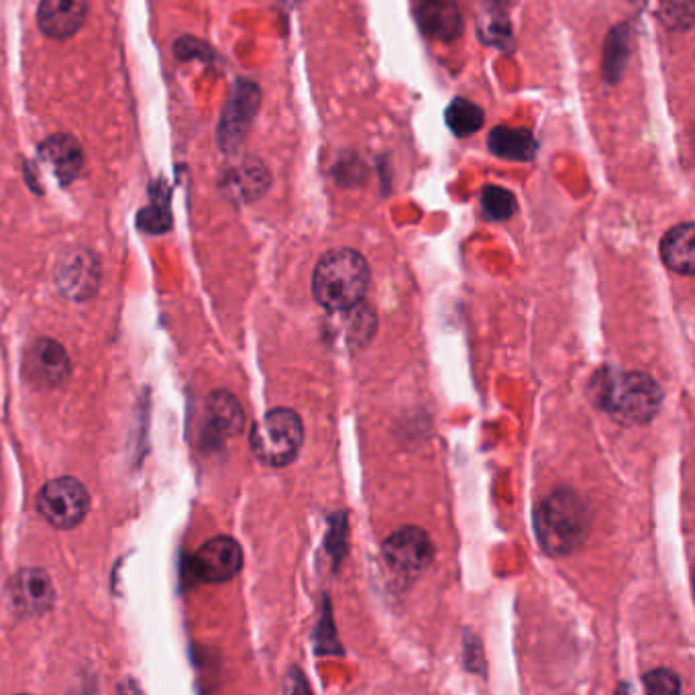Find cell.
<instances>
[{
    "label": "cell",
    "instance_id": "6da1fadb",
    "mask_svg": "<svg viewBox=\"0 0 695 695\" xmlns=\"http://www.w3.org/2000/svg\"><path fill=\"white\" fill-rule=\"evenodd\" d=\"M590 392L598 408L626 427L651 422L663 404L659 384L640 371L600 370L593 375Z\"/></svg>",
    "mask_w": 695,
    "mask_h": 695
},
{
    "label": "cell",
    "instance_id": "7a4b0ae2",
    "mask_svg": "<svg viewBox=\"0 0 695 695\" xmlns=\"http://www.w3.org/2000/svg\"><path fill=\"white\" fill-rule=\"evenodd\" d=\"M370 278V266L361 253L333 250L314 267L312 297L328 312L349 311L366 300Z\"/></svg>",
    "mask_w": 695,
    "mask_h": 695
},
{
    "label": "cell",
    "instance_id": "3957f363",
    "mask_svg": "<svg viewBox=\"0 0 695 695\" xmlns=\"http://www.w3.org/2000/svg\"><path fill=\"white\" fill-rule=\"evenodd\" d=\"M534 533L553 557L576 553L588 534L586 506L569 489L551 494L534 512Z\"/></svg>",
    "mask_w": 695,
    "mask_h": 695
},
{
    "label": "cell",
    "instance_id": "277c9868",
    "mask_svg": "<svg viewBox=\"0 0 695 695\" xmlns=\"http://www.w3.org/2000/svg\"><path fill=\"white\" fill-rule=\"evenodd\" d=\"M302 443V420L290 408H274L253 425V453L269 467H288L298 457Z\"/></svg>",
    "mask_w": 695,
    "mask_h": 695
},
{
    "label": "cell",
    "instance_id": "5b68a950",
    "mask_svg": "<svg viewBox=\"0 0 695 695\" xmlns=\"http://www.w3.org/2000/svg\"><path fill=\"white\" fill-rule=\"evenodd\" d=\"M39 514L56 529L70 531L89 512V491L74 477H60L45 484L37 498Z\"/></svg>",
    "mask_w": 695,
    "mask_h": 695
},
{
    "label": "cell",
    "instance_id": "8992f818",
    "mask_svg": "<svg viewBox=\"0 0 695 695\" xmlns=\"http://www.w3.org/2000/svg\"><path fill=\"white\" fill-rule=\"evenodd\" d=\"M259 103H262L259 86L250 80H239L222 108L221 123H219V146L222 151L231 153L245 141L253 119L259 111Z\"/></svg>",
    "mask_w": 695,
    "mask_h": 695
},
{
    "label": "cell",
    "instance_id": "52a82bcc",
    "mask_svg": "<svg viewBox=\"0 0 695 695\" xmlns=\"http://www.w3.org/2000/svg\"><path fill=\"white\" fill-rule=\"evenodd\" d=\"M382 555L392 571L399 576H418L435 559V545L422 529L404 526L385 538Z\"/></svg>",
    "mask_w": 695,
    "mask_h": 695
},
{
    "label": "cell",
    "instance_id": "ba28073f",
    "mask_svg": "<svg viewBox=\"0 0 695 695\" xmlns=\"http://www.w3.org/2000/svg\"><path fill=\"white\" fill-rule=\"evenodd\" d=\"M194 574L205 583H224L238 576L243 567V551L235 538H210L194 555Z\"/></svg>",
    "mask_w": 695,
    "mask_h": 695
},
{
    "label": "cell",
    "instance_id": "9c48e42d",
    "mask_svg": "<svg viewBox=\"0 0 695 695\" xmlns=\"http://www.w3.org/2000/svg\"><path fill=\"white\" fill-rule=\"evenodd\" d=\"M25 375L39 387H58L70 378V357L56 340H35L25 356Z\"/></svg>",
    "mask_w": 695,
    "mask_h": 695
},
{
    "label": "cell",
    "instance_id": "30bf717a",
    "mask_svg": "<svg viewBox=\"0 0 695 695\" xmlns=\"http://www.w3.org/2000/svg\"><path fill=\"white\" fill-rule=\"evenodd\" d=\"M56 281L63 297L72 300H86L94 297L101 281L99 259L90 252L68 253L58 266Z\"/></svg>",
    "mask_w": 695,
    "mask_h": 695
},
{
    "label": "cell",
    "instance_id": "8fae6325",
    "mask_svg": "<svg viewBox=\"0 0 695 695\" xmlns=\"http://www.w3.org/2000/svg\"><path fill=\"white\" fill-rule=\"evenodd\" d=\"M86 15V0H42L37 11V23L47 37L68 39L82 30Z\"/></svg>",
    "mask_w": 695,
    "mask_h": 695
},
{
    "label": "cell",
    "instance_id": "7c38bea8",
    "mask_svg": "<svg viewBox=\"0 0 695 695\" xmlns=\"http://www.w3.org/2000/svg\"><path fill=\"white\" fill-rule=\"evenodd\" d=\"M9 595L21 614L39 616L54 604V586L42 569H23L13 577Z\"/></svg>",
    "mask_w": 695,
    "mask_h": 695
},
{
    "label": "cell",
    "instance_id": "4fadbf2b",
    "mask_svg": "<svg viewBox=\"0 0 695 695\" xmlns=\"http://www.w3.org/2000/svg\"><path fill=\"white\" fill-rule=\"evenodd\" d=\"M416 16L422 33L437 42H453L463 30L457 0H420Z\"/></svg>",
    "mask_w": 695,
    "mask_h": 695
},
{
    "label": "cell",
    "instance_id": "5bb4252c",
    "mask_svg": "<svg viewBox=\"0 0 695 695\" xmlns=\"http://www.w3.org/2000/svg\"><path fill=\"white\" fill-rule=\"evenodd\" d=\"M222 188L227 194L241 202H253L257 198H262L269 188V174H267L266 165L252 158H245L238 165L229 167L224 178H222Z\"/></svg>",
    "mask_w": 695,
    "mask_h": 695
},
{
    "label": "cell",
    "instance_id": "9a60e30c",
    "mask_svg": "<svg viewBox=\"0 0 695 695\" xmlns=\"http://www.w3.org/2000/svg\"><path fill=\"white\" fill-rule=\"evenodd\" d=\"M39 153L45 162L49 163L56 172L61 184H72L84 165V153L80 143L70 135H54L45 139L39 148Z\"/></svg>",
    "mask_w": 695,
    "mask_h": 695
},
{
    "label": "cell",
    "instance_id": "2e32d148",
    "mask_svg": "<svg viewBox=\"0 0 695 695\" xmlns=\"http://www.w3.org/2000/svg\"><path fill=\"white\" fill-rule=\"evenodd\" d=\"M694 222H683L667 233L661 241V257L669 269H673L675 274H681V276H694Z\"/></svg>",
    "mask_w": 695,
    "mask_h": 695
},
{
    "label": "cell",
    "instance_id": "e0dca14e",
    "mask_svg": "<svg viewBox=\"0 0 695 695\" xmlns=\"http://www.w3.org/2000/svg\"><path fill=\"white\" fill-rule=\"evenodd\" d=\"M488 148L494 155L510 162H531L536 155V139L529 129L496 127L488 137Z\"/></svg>",
    "mask_w": 695,
    "mask_h": 695
},
{
    "label": "cell",
    "instance_id": "ac0fdd59",
    "mask_svg": "<svg viewBox=\"0 0 695 695\" xmlns=\"http://www.w3.org/2000/svg\"><path fill=\"white\" fill-rule=\"evenodd\" d=\"M210 427L222 437H238L245 425V415L239 399L229 392L210 394L207 404Z\"/></svg>",
    "mask_w": 695,
    "mask_h": 695
},
{
    "label": "cell",
    "instance_id": "d6986e66",
    "mask_svg": "<svg viewBox=\"0 0 695 695\" xmlns=\"http://www.w3.org/2000/svg\"><path fill=\"white\" fill-rule=\"evenodd\" d=\"M447 125L457 137H470L484 127V111L465 99H455L447 108Z\"/></svg>",
    "mask_w": 695,
    "mask_h": 695
},
{
    "label": "cell",
    "instance_id": "ffe728a7",
    "mask_svg": "<svg viewBox=\"0 0 695 695\" xmlns=\"http://www.w3.org/2000/svg\"><path fill=\"white\" fill-rule=\"evenodd\" d=\"M149 193H151V205L141 210L139 227L148 233H163L172 224L170 193L165 190V186H153Z\"/></svg>",
    "mask_w": 695,
    "mask_h": 695
},
{
    "label": "cell",
    "instance_id": "44dd1931",
    "mask_svg": "<svg viewBox=\"0 0 695 695\" xmlns=\"http://www.w3.org/2000/svg\"><path fill=\"white\" fill-rule=\"evenodd\" d=\"M517 198L510 190H506L502 186H494L488 184L482 190V208L486 212V217L491 221H508L514 217L517 212Z\"/></svg>",
    "mask_w": 695,
    "mask_h": 695
},
{
    "label": "cell",
    "instance_id": "7402d4cb",
    "mask_svg": "<svg viewBox=\"0 0 695 695\" xmlns=\"http://www.w3.org/2000/svg\"><path fill=\"white\" fill-rule=\"evenodd\" d=\"M642 681L649 694L675 695L681 692L680 677L669 669H655L651 673H647Z\"/></svg>",
    "mask_w": 695,
    "mask_h": 695
},
{
    "label": "cell",
    "instance_id": "603a6c76",
    "mask_svg": "<svg viewBox=\"0 0 695 695\" xmlns=\"http://www.w3.org/2000/svg\"><path fill=\"white\" fill-rule=\"evenodd\" d=\"M694 19V0H667L665 21L680 27H690Z\"/></svg>",
    "mask_w": 695,
    "mask_h": 695
},
{
    "label": "cell",
    "instance_id": "cb8c5ba5",
    "mask_svg": "<svg viewBox=\"0 0 695 695\" xmlns=\"http://www.w3.org/2000/svg\"><path fill=\"white\" fill-rule=\"evenodd\" d=\"M210 49L196 42L193 37H182L176 44V56L182 60H190V58H207Z\"/></svg>",
    "mask_w": 695,
    "mask_h": 695
}]
</instances>
